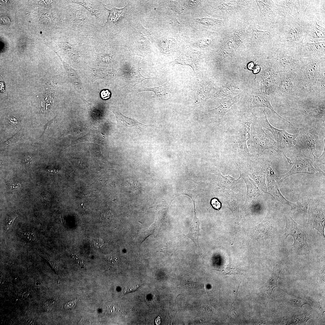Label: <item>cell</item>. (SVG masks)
<instances>
[{"mask_svg":"<svg viewBox=\"0 0 325 325\" xmlns=\"http://www.w3.org/2000/svg\"><path fill=\"white\" fill-rule=\"evenodd\" d=\"M308 218L307 223L311 231L317 230L325 238V198L311 196L308 197Z\"/></svg>","mask_w":325,"mask_h":325,"instance_id":"52a82bcc","label":"cell"},{"mask_svg":"<svg viewBox=\"0 0 325 325\" xmlns=\"http://www.w3.org/2000/svg\"><path fill=\"white\" fill-rule=\"evenodd\" d=\"M17 233L18 235L21 238L27 241H34L37 238V234L32 231H19Z\"/></svg>","mask_w":325,"mask_h":325,"instance_id":"60d3db41","label":"cell"},{"mask_svg":"<svg viewBox=\"0 0 325 325\" xmlns=\"http://www.w3.org/2000/svg\"><path fill=\"white\" fill-rule=\"evenodd\" d=\"M274 173L271 167L268 170L266 175L268 181V193L271 195L274 200L290 206L291 210L298 209V204L297 202L295 203L290 202L280 193L278 184L273 176Z\"/></svg>","mask_w":325,"mask_h":325,"instance_id":"ffe728a7","label":"cell"},{"mask_svg":"<svg viewBox=\"0 0 325 325\" xmlns=\"http://www.w3.org/2000/svg\"><path fill=\"white\" fill-rule=\"evenodd\" d=\"M278 81V74L276 73L258 82H255L261 90L270 98L275 94Z\"/></svg>","mask_w":325,"mask_h":325,"instance_id":"484cf974","label":"cell"},{"mask_svg":"<svg viewBox=\"0 0 325 325\" xmlns=\"http://www.w3.org/2000/svg\"><path fill=\"white\" fill-rule=\"evenodd\" d=\"M259 116L257 117L258 122L262 127L269 131L276 141L280 152L283 154L287 162L290 165L292 163L286 154L289 150H296V139L297 134L292 135L288 133L285 129H280L272 126L269 122L267 117L268 112L265 108H260Z\"/></svg>","mask_w":325,"mask_h":325,"instance_id":"277c9868","label":"cell"},{"mask_svg":"<svg viewBox=\"0 0 325 325\" xmlns=\"http://www.w3.org/2000/svg\"><path fill=\"white\" fill-rule=\"evenodd\" d=\"M200 1L197 0L187 1L185 3V6L188 8H191L198 6Z\"/></svg>","mask_w":325,"mask_h":325,"instance_id":"bcb514c9","label":"cell"},{"mask_svg":"<svg viewBox=\"0 0 325 325\" xmlns=\"http://www.w3.org/2000/svg\"><path fill=\"white\" fill-rule=\"evenodd\" d=\"M77 302V300L71 301L65 304L64 307L66 309L74 308L75 307Z\"/></svg>","mask_w":325,"mask_h":325,"instance_id":"f5cc1de1","label":"cell"},{"mask_svg":"<svg viewBox=\"0 0 325 325\" xmlns=\"http://www.w3.org/2000/svg\"><path fill=\"white\" fill-rule=\"evenodd\" d=\"M259 9L260 25L271 21L274 26L285 20L282 0H256Z\"/></svg>","mask_w":325,"mask_h":325,"instance_id":"7c38bea8","label":"cell"},{"mask_svg":"<svg viewBox=\"0 0 325 325\" xmlns=\"http://www.w3.org/2000/svg\"><path fill=\"white\" fill-rule=\"evenodd\" d=\"M319 159L320 165H324L325 163V146L324 148L323 152L322 154L320 156Z\"/></svg>","mask_w":325,"mask_h":325,"instance_id":"11a10c76","label":"cell"},{"mask_svg":"<svg viewBox=\"0 0 325 325\" xmlns=\"http://www.w3.org/2000/svg\"><path fill=\"white\" fill-rule=\"evenodd\" d=\"M244 29L234 31L224 41L217 52L215 60L220 63L227 57L234 56L240 45L245 40Z\"/></svg>","mask_w":325,"mask_h":325,"instance_id":"5bb4252c","label":"cell"},{"mask_svg":"<svg viewBox=\"0 0 325 325\" xmlns=\"http://www.w3.org/2000/svg\"><path fill=\"white\" fill-rule=\"evenodd\" d=\"M319 166L312 159L307 156H297L292 169L286 173L280 175L274 174V179L279 186L287 177L299 173H307L318 177L325 176L324 173L319 168Z\"/></svg>","mask_w":325,"mask_h":325,"instance_id":"30bf717a","label":"cell"},{"mask_svg":"<svg viewBox=\"0 0 325 325\" xmlns=\"http://www.w3.org/2000/svg\"><path fill=\"white\" fill-rule=\"evenodd\" d=\"M211 203L212 207L215 209H219L221 207V203L216 198L212 199Z\"/></svg>","mask_w":325,"mask_h":325,"instance_id":"816d5d0a","label":"cell"},{"mask_svg":"<svg viewBox=\"0 0 325 325\" xmlns=\"http://www.w3.org/2000/svg\"><path fill=\"white\" fill-rule=\"evenodd\" d=\"M142 89V90L139 91L138 92L148 91H152L154 93V95L152 96L153 98L165 96L169 94L170 91L169 86L167 83L153 88L143 87Z\"/></svg>","mask_w":325,"mask_h":325,"instance_id":"e575fe53","label":"cell"},{"mask_svg":"<svg viewBox=\"0 0 325 325\" xmlns=\"http://www.w3.org/2000/svg\"><path fill=\"white\" fill-rule=\"evenodd\" d=\"M62 63L66 70L67 71L69 76L71 78L72 82L73 83V85H76V88L78 86L79 89L82 88L81 83L77 74L76 71L71 67L67 64L62 61Z\"/></svg>","mask_w":325,"mask_h":325,"instance_id":"74e56055","label":"cell"},{"mask_svg":"<svg viewBox=\"0 0 325 325\" xmlns=\"http://www.w3.org/2000/svg\"><path fill=\"white\" fill-rule=\"evenodd\" d=\"M21 187L20 184L13 181L9 182L7 185V188L11 190H14L19 189Z\"/></svg>","mask_w":325,"mask_h":325,"instance_id":"ee69618b","label":"cell"},{"mask_svg":"<svg viewBox=\"0 0 325 325\" xmlns=\"http://www.w3.org/2000/svg\"><path fill=\"white\" fill-rule=\"evenodd\" d=\"M196 21L197 22L207 26H212L219 24L221 23V21L219 20L208 18L198 19Z\"/></svg>","mask_w":325,"mask_h":325,"instance_id":"b9f144b4","label":"cell"},{"mask_svg":"<svg viewBox=\"0 0 325 325\" xmlns=\"http://www.w3.org/2000/svg\"><path fill=\"white\" fill-rule=\"evenodd\" d=\"M102 218L103 221L109 220L113 218V215L110 212V211H105L102 212L101 215V218Z\"/></svg>","mask_w":325,"mask_h":325,"instance_id":"7dc6e473","label":"cell"},{"mask_svg":"<svg viewBox=\"0 0 325 325\" xmlns=\"http://www.w3.org/2000/svg\"><path fill=\"white\" fill-rule=\"evenodd\" d=\"M102 60L105 62H110L112 60L111 56L109 54H106L102 56Z\"/></svg>","mask_w":325,"mask_h":325,"instance_id":"9f6ffc18","label":"cell"},{"mask_svg":"<svg viewBox=\"0 0 325 325\" xmlns=\"http://www.w3.org/2000/svg\"><path fill=\"white\" fill-rule=\"evenodd\" d=\"M93 244L98 248H104L105 244L102 240L99 239H95L93 240Z\"/></svg>","mask_w":325,"mask_h":325,"instance_id":"f907efd6","label":"cell"},{"mask_svg":"<svg viewBox=\"0 0 325 325\" xmlns=\"http://www.w3.org/2000/svg\"><path fill=\"white\" fill-rule=\"evenodd\" d=\"M253 231V236L258 240H264L271 238L273 232L269 212L264 220L254 228Z\"/></svg>","mask_w":325,"mask_h":325,"instance_id":"cb8c5ba5","label":"cell"},{"mask_svg":"<svg viewBox=\"0 0 325 325\" xmlns=\"http://www.w3.org/2000/svg\"><path fill=\"white\" fill-rule=\"evenodd\" d=\"M309 5L301 13L293 15L291 19L283 21L275 26L278 47L283 48L297 59L307 27V22L303 20V18Z\"/></svg>","mask_w":325,"mask_h":325,"instance_id":"7a4b0ae2","label":"cell"},{"mask_svg":"<svg viewBox=\"0 0 325 325\" xmlns=\"http://www.w3.org/2000/svg\"><path fill=\"white\" fill-rule=\"evenodd\" d=\"M74 4H79L87 10L92 15L97 17L99 16V9L98 5L95 2L88 0H71Z\"/></svg>","mask_w":325,"mask_h":325,"instance_id":"836d02e7","label":"cell"},{"mask_svg":"<svg viewBox=\"0 0 325 325\" xmlns=\"http://www.w3.org/2000/svg\"><path fill=\"white\" fill-rule=\"evenodd\" d=\"M261 69V67L258 65H256L253 69V73L255 74H257L259 73Z\"/></svg>","mask_w":325,"mask_h":325,"instance_id":"680465c9","label":"cell"},{"mask_svg":"<svg viewBox=\"0 0 325 325\" xmlns=\"http://www.w3.org/2000/svg\"><path fill=\"white\" fill-rule=\"evenodd\" d=\"M281 262L274 263L273 271L270 277L266 283L259 290L264 292L265 297L269 300L273 289L277 287V282L281 271Z\"/></svg>","mask_w":325,"mask_h":325,"instance_id":"d4e9b609","label":"cell"},{"mask_svg":"<svg viewBox=\"0 0 325 325\" xmlns=\"http://www.w3.org/2000/svg\"><path fill=\"white\" fill-rule=\"evenodd\" d=\"M112 111L116 117L118 127L128 135H136L147 131L151 126L143 124L135 119L125 116L117 108L113 109Z\"/></svg>","mask_w":325,"mask_h":325,"instance_id":"9a60e30c","label":"cell"},{"mask_svg":"<svg viewBox=\"0 0 325 325\" xmlns=\"http://www.w3.org/2000/svg\"><path fill=\"white\" fill-rule=\"evenodd\" d=\"M22 135L21 129L8 140L4 142L2 145V147H4L9 145L12 143H15L20 139Z\"/></svg>","mask_w":325,"mask_h":325,"instance_id":"7bdbcfd3","label":"cell"},{"mask_svg":"<svg viewBox=\"0 0 325 325\" xmlns=\"http://www.w3.org/2000/svg\"><path fill=\"white\" fill-rule=\"evenodd\" d=\"M155 323L157 325L160 324V319L159 317H158L156 319Z\"/></svg>","mask_w":325,"mask_h":325,"instance_id":"be15d7a7","label":"cell"},{"mask_svg":"<svg viewBox=\"0 0 325 325\" xmlns=\"http://www.w3.org/2000/svg\"><path fill=\"white\" fill-rule=\"evenodd\" d=\"M318 138V132L315 125L308 124L301 128L297 133L296 150H301L304 156L312 159L317 163L318 158L314 153Z\"/></svg>","mask_w":325,"mask_h":325,"instance_id":"8992f818","label":"cell"},{"mask_svg":"<svg viewBox=\"0 0 325 325\" xmlns=\"http://www.w3.org/2000/svg\"><path fill=\"white\" fill-rule=\"evenodd\" d=\"M108 258L110 267L117 264L119 261L118 257L116 255H113L111 256Z\"/></svg>","mask_w":325,"mask_h":325,"instance_id":"c3c4849f","label":"cell"},{"mask_svg":"<svg viewBox=\"0 0 325 325\" xmlns=\"http://www.w3.org/2000/svg\"><path fill=\"white\" fill-rule=\"evenodd\" d=\"M325 41L303 43L299 51L300 57H325Z\"/></svg>","mask_w":325,"mask_h":325,"instance_id":"7402d4cb","label":"cell"},{"mask_svg":"<svg viewBox=\"0 0 325 325\" xmlns=\"http://www.w3.org/2000/svg\"><path fill=\"white\" fill-rule=\"evenodd\" d=\"M246 91L243 90L237 95L227 100H221L220 105L216 108L209 110L206 112L209 122H217L223 125V118L224 115L230 110V107L239 101L246 94Z\"/></svg>","mask_w":325,"mask_h":325,"instance_id":"e0dca14e","label":"cell"},{"mask_svg":"<svg viewBox=\"0 0 325 325\" xmlns=\"http://www.w3.org/2000/svg\"><path fill=\"white\" fill-rule=\"evenodd\" d=\"M194 206V213L193 220L190 224L189 232L185 236L192 240L195 244L196 249L197 250L200 248L198 241L199 237L200 235V223L199 218L197 217L195 203Z\"/></svg>","mask_w":325,"mask_h":325,"instance_id":"83f0119b","label":"cell"},{"mask_svg":"<svg viewBox=\"0 0 325 325\" xmlns=\"http://www.w3.org/2000/svg\"><path fill=\"white\" fill-rule=\"evenodd\" d=\"M299 0H283V12L285 20L291 19L293 15L292 13L294 9L299 10L300 7Z\"/></svg>","mask_w":325,"mask_h":325,"instance_id":"1f68e13d","label":"cell"},{"mask_svg":"<svg viewBox=\"0 0 325 325\" xmlns=\"http://www.w3.org/2000/svg\"><path fill=\"white\" fill-rule=\"evenodd\" d=\"M278 75L279 81L275 94L284 97L293 95L294 81L296 76L295 70L279 73Z\"/></svg>","mask_w":325,"mask_h":325,"instance_id":"d6986e66","label":"cell"},{"mask_svg":"<svg viewBox=\"0 0 325 325\" xmlns=\"http://www.w3.org/2000/svg\"><path fill=\"white\" fill-rule=\"evenodd\" d=\"M290 301L299 303L301 307L304 305L308 304L306 299L299 297H297V299H291Z\"/></svg>","mask_w":325,"mask_h":325,"instance_id":"db71d44e","label":"cell"},{"mask_svg":"<svg viewBox=\"0 0 325 325\" xmlns=\"http://www.w3.org/2000/svg\"><path fill=\"white\" fill-rule=\"evenodd\" d=\"M54 119H52L50 121H49L44 126V131L42 135L44 134L46 131L48 130L50 128L51 125L54 122Z\"/></svg>","mask_w":325,"mask_h":325,"instance_id":"6f0895ef","label":"cell"},{"mask_svg":"<svg viewBox=\"0 0 325 325\" xmlns=\"http://www.w3.org/2000/svg\"><path fill=\"white\" fill-rule=\"evenodd\" d=\"M124 8L117 9L115 8L109 10L110 14L107 23L113 24L117 22L122 15Z\"/></svg>","mask_w":325,"mask_h":325,"instance_id":"f35d334b","label":"cell"},{"mask_svg":"<svg viewBox=\"0 0 325 325\" xmlns=\"http://www.w3.org/2000/svg\"><path fill=\"white\" fill-rule=\"evenodd\" d=\"M101 97L104 100H107L111 96L110 91L107 89L102 90L100 93Z\"/></svg>","mask_w":325,"mask_h":325,"instance_id":"681fc988","label":"cell"},{"mask_svg":"<svg viewBox=\"0 0 325 325\" xmlns=\"http://www.w3.org/2000/svg\"><path fill=\"white\" fill-rule=\"evenodd\" d=\"M241 178L244 180L247 187L246 200L244 205V208L245 209L255 201L262 194V193L247 174H240L239 179H240Z\"/></svg>","mask_w":325,"mask_h":325,"instance_id":"603a6c76","label":"cell"},{"mask_svg":"<svg viewBox=\"0 0 325 325\" xmlns=\"http://www.w3.org/2000/svg\"><path fill=\"white\" fill-rule=\"evenodd\" d=\"M18 215L15 212H12L7 216L4 221L3 230L6 232L11 228L15 220L18 217Z\"/></svg>","mask_w":325,"mask_h":325,"instance_id":"ab89813d","label":"cell"},{"mask_svg":"<svg viewBox=\"0 0 325 325\" xmlns=\"http://www.w3.org/2000/svg\"><path fill=\"white\" fill-rule=\"evenodd\" d=\"M244 95L242 104L240 107V112H252V109L256 107L268 108L280 118L292 125L289 122L275 111L270 103V98L261 90L256 82H255L251 92L246 93Z\"/></svg>","mask_w":325,"mask_h":325,"instance_id":"9c48e42d","label":"cell"},{"mask_svg":"<svg viewBox=\"0 0 325 325\" xmlns=\"http://www.w3.org/2000/svg\"><path fill=\"white\" fill-rule=\"evenodd\" d=\"M201 58L200 54L199 52L190 48L187 47L176 59L169 63L158 65L156 67L161 69L177 64L187 65L192 68L195 74L198 70Z\"/></svg>","mask_w":325,"mask_h":325,"instance_id":"2e32d148","label":"cell"},{"mask_svg":"<svg viewBox=\"0 0 325 325\" xmlns=\"http://www.w3.org/2000/svg\"><path fill=\"white\" fill-rule=\"evenodd\" d=\"M237 88V86L233 83H225L218 89L214 96L221 99V100L229 99Z\"/></svg>","mask_w":325,"mask_h":325,"instance_id":"4dcf8cb0","label":"cell"},{"mask_svg":"<svg viewBox=\"0 0 325 325\" xmlns=\"http://www.w3.org/2000/svg\"><path fill=\"white\" fill-rule=\"evenodd\" d=\"M105 139L102 134L97 130L90 131L86 135L73 142L72 144L85 142H91L104 145Z\"/></svg>","mask_w":325,"mask_h":325,"instance_id":"f1b7e54d","label":"cell"},{"mask_svg":"<svg viewBox=\"0 0 325 325\" xmlns=\"http://www.w3.org/2000/svg\"><path fill=\"white\" fill-rule=\"evenodd\" d=\"M280 106L298 110L304 113L311 118L315 119H324L325 113L324 103H323L315 108L308 110L294 108L284 106L283 105H280Z\"/></svg>","mask_w":325,"mask_h":325,"instance_id":"f546056e","label":"cell"},{"mask_svg":"<svg viewBox=\"0 0 325 325\" xmlns=\"http://www.w3.org/2000/svg\"><path fill=\"white\" fill-rule=\"evenodd\" d=\"M255 64L253 62H250L247 65V68L250 70H252L255 67Z\"/></svg>","mask_w":325,"mask_h":325,"instance_id":"91938a15","label":"cell"},{"mask_svg":"<svg viewBox=\"0 0 325 325\" xmlns=\"http://www.w3.org/2000/svg\"><path fill=\"white\" fill-rule=\"evenodd\" d=\"M272 159L271 154L263 153L257 156L255 160H251L245 170L252 176L261 189L267 193H268L265 183V176L268 170L271 167Z\"/></svg>","mask_w":325,"mask_h":325,"instance_id":"8fae6325","label":"cell"},{"mask_svg":"<svg viewBox=\"0 0 325 325\" xmlns=\"http://www.w3.org/2000/svg\"><path fill=\"white\" fill-rule=\"evenodd\" d=\"M320 300V299H318V300L317 301V302H317L316 303L317 305L318 308H319V310L321 311V312L322 313V316H323V314H324V311H323V309H322V308L321 307V306L320 305V301H319Z\"/></svg>","mask_w":325,"mask_h":325,"instance_id":"6125c7cd","label":"cell"},{"mask_svg":"<svg viewBox=\"0 0 325 325\" xmlns=\"http://www.w3.org/2000/svg\"><path fill=\"white\" fill-rule=\"evenodd\" d=\"M214 79H205L197 81L193 90V103L195 113L194 117L198 120L201 112L204 109L206 101L210 98L212 91L214 88Z\"/></svg>","mask_w":325,"mask_h":325,"instance_id":"4fadbf2b","label":"cell"},{"mask_svg":"<svg viewBox=\"0 0 325 325\" xmlns=\"http://www.w3.org/2000/svg\"><path fill=\"white\" fill-rule=\"evenodd\" d=\"M300 64L295 70L296 76L294 84L299 90L316 89L325 91V57H300Z\"/></svg>","mask_w":325,"mask_h":325,"instance_id":"3957f363","label":"cell"},{"mask_svg":"<svg viewBox=\"0 0 325 325\" xmlns=\"http://www.w3.org/2000/svg\"><path fill=\"white\" fill-rule=\"evenodd\" d=\"M218 182L219 185L227 190L234 189L236 185L239 183V179L235 180L230 175L223 176L219 172L217 174Z\"/></svg>","mask_w":325,"mask_h":325,"instance_id":"d6a6232c","label":"cell"},{"mask_svg":"<svg viewBox=\"0 0 325 325\" xmlns=\"http://www.w3.org/2000/svg\"><path fill=\"white\" fill-rule=\"evenodd\" d=\"M307 27L303 43L315 42L325 41L324 27L317 23L316 19H312L307 22Z\"/></svg>","mask_w":325,"mask_h":325,"instance_id":"44dd1931","label":"cell"},{"mask_svg":"<svg viewBox=\"0 0 325 325\" xmlns=\"http://www.w3.org/2000/svg\"><path fill=\"white\" fill-rule=\"evenodd\" d=\"M256 118L252 113H240L237 127H231L224 133L221 142L222 149L235 160L240 169L245 170L252 156L247 146L251 125Z\"/></svg>","mask_w":325,"mask_h":325,"instance_id":"6da1fadb","label":"cell"},{"mask_svg":"<svg viewBox=\"0 0 325 325\" xmlns=\"http://www.w3.org/2000/svg\"><path fill=\"white\" fill-rule=\"evenodd\" d=\"M252 124L253 131L247 142L248 149L257 156L269 149H273L280 154L276 141L263 130L257 120V117Z\"/></svg>","mask_w":325,"mask_h":325,"instance_id":"5b68a950","label":"cell"},{"mask_svg":"<svg viewBox=\"0 0 325 325\" xmlns=\"http://www.w3.org/2000/svg\"><path fill=\"white\" fill-rule=\"evenodd\" d=\"M211 43V41L209 39H204L199 41L196 44L200 47H205L210 45Z\"/></svg>","mask_w":325,"mask_h":325,"instance_id":"f6af8a7d","label":"cell"},{"mask_svg":"<svg viewBox=\"0 0 325 325\" xmlns=\"http://www.w3.org/2000/svg\"><path fill=\"white\" fill-rule=\"evenodd\" d=\"M224 200L225 204L227 207L231 210L235 215L236 214H237L239 200L233 192L229 191V193H227Z\"/></svg>","mask_w":325,"mask_h":325,"instance_id":"d590c367","label":"cell"},{"mask_svg":"<svg viewBox=\"0 0 325 325\" xmlns=\"http://www.w3.org/2000/svg\"><path fill=\"white\" fill-rule=\"evenodd\" d=\"M277 63L278 73L295 70L300 64L299 60L294 58L283 48L278 47L273 55Z\"/></svg>","mask_w":325,"mask_h":325,"instance_id":"ac0fdd59","label":"cell"},{"mask_svg":"<svg viewBox=\"0 0 325 325\" xmlns=\"http://www.w3.org/2000/svg\"><path fill=\"white\" fill-rule=\"evenodd\" d=\"M224 2L218 6V9L231 10L242 8L246 5V1H228Z\"/></svg>","mask_w":325,"mask_h":325,"instance_id":"8d00e7d4","label":"cell"},{"mask_svg":"<svg viewBox=\"0 0 325 325\" xmlns=\"http://www.w3.org/2000/svg\"><path fill=\"white\" fill-rule=\"evenodd\" d=\"M286 225L284 229L285 240L289 235L294 239L292 245L294 250L299 254H306L310 252L308 243V234L305 229L297 224L292 218L288 213H285Z\"/></svg>","mask_w":325,"mask_h":325,"instance_id":"ba28073f","label":"cell"},{"mask_svg":"<svg viewBox=\"0 0 325 325\" xmlns=\"http://www.w3.org/2000/svg\"><path fill=\"white\" fill-rule=\"evenodd\" d=\"M33 158L30 156H27L24 158V162L26 163L30 164Z\"/></svg>","mask_w":325,"mask_h":325,"instance_id":"94428289","label":"cell"},{"mask_svg":"<svg viewBox=\"0 0 325 325\" xmlns=\"http://www.w3.org/2000/svg\"><path fill=\"white\" fill-rule=\"evenodd\" d=\"M135 60L134 64L129 71L125 75V79L127 85L130 88H132L135 85L146 79H152V78H146L143 76L140 73L139 70V65L136 67L139 62Z\"/></svg>","mask_w":325,"mask_h":325,"instance_id":"4316f807","label":"cell"}]
</instances>
